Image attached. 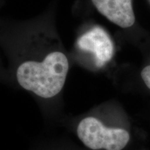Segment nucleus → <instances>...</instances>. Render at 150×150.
Instances as JSON below:
<instances>
[{
    "label": "nucleus",
    "mask_w": 150,
    "mask_h": 150,
    "mask_svg": "<svg viewBox=\"0 0 150 150\" xmlns=\"http://www.w3.org/2000/svg\"><path fill=\"white\" fill-rule=\"evenodd\" d=\"M76 135L91 150H123L131 140V134L127 129L108 126L95 116L81 120L76 126Z\"/></svg>",
    "instance_id": "nucleus-2"
},
{
    "label": "nucleus",
    "mask_w": 150,
    "mask_h": 150,
    "mask_svg": "<svg viewBox=\"0 0 150 150\" xmlns=\"http://www.w3.org/2000/svg\"><path fill=\"white\" fill-rule=\"evenodd\" d=\"M97 10L109 21L122 28L135 22L132 0H91Z\"/></svg>",
    "instance_id": "nucleus-4"
},
{
    "label": "nucleus",
    "mask_w": 150,
    "mask_h": 150,
    "mask_svg": "<svg viewBox=\"0 0 150 150\" xmlns=\"http://www.w3.org/2000/svg\"><path fill=\"white\" fill-rule=\"evenodd\" d=\"M76 45L81 51L93 56L97 67H101L112 59L115 52L113 42L104 29L95 26L83 33L76 40Z\"/></svg>",
    "instance_id": "nucleus-3"
},
{
    "label": "nucleus",
    "mask_w": 150,
    "mask_h": 150,
    "mask_svg": "<svg viewBox=\"0 0 150 150\" xmlns=\"http://www.w3.org/2000/svg\"><path fill=\"white\" fill-rule=\"evenodd\" d=\"M140 75H141V78L144 83L150 91V65L142 69Z\"/></svg>",
    "instance_id": "nucleus-5"
},
{
    "label": "nucleus",
    "mask_w": 150,
    "mask_h": 150,
    "mask_svg": "<svg viewBox=\"0 0 150 150\" xmlns=\"http://www.w3.org/2000/svg\"><path fill=\"white\" fill-rule=\"evenodd\" d=\"M70 62L59 48L49 49L40 56L28 58L19 64L16 79L25 91L42 99H52L64 87Z\"/></svg>",
    "instance_id": "nucleus-1"
}]
</instances>
